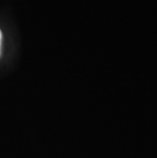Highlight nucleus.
I'll list each match as a JSON object with an SVG mask.
<instances>
[{"label":"nucleus","instance_id":"obj_1","mask_svg":"<svg viewBox=\"0 0 157 158\" xmlns=\"http://www.w3.org/2000/svg\"><path fill=\"white\" fill-rule=\"evenodd\" d=\"M1 37H2V34H1V31H0V44H1Z\"/></svg>","mask_w":157,"mask_h":158}]
</instances>
